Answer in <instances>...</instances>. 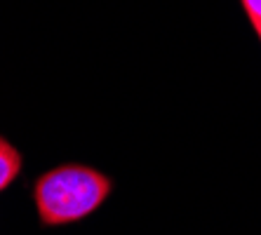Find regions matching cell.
Returning <instances> with one entry per match:
<instances>
[{
  "label": "cell",
  "instance_id": "obj_1",
  "mask_svg": "<svg viewBox=\"0 0 261 235\" xmlns=\"http://www.w3.org/2000/svg\"><path fill=\"white\" fill-rule=\"evenodd\" d=\"M111 191L113 181L99 169L66 163L45 172L36 181L33 202L43 226H68L94 214Z\"/></svg>",
  "mask_w": 261,
  "mask_h": 235
},
{
  "label": "cell",
  "instance_id": "obj_2",
  "mask_svg": "<svg viewBox=\"0 0 261 235\" xmlns=\"http://www.w3.org/2000/svg\"><path fill=\"white\" fill-rule=\"evenodd\" d=\"M24 167V158L17 151V146H12L5 137H0V193L14 184Z\"/></svg>",
  "mask_w": 261,
  "mask_h": 235
},
{
  "label": "cell",
  "instance_id": "obj_3",
  "mask_svg": "<svg viewBox=\"0 0 261 235\" xmlns=\"http://www.w3.org/2000/svg\"><path fill=\"white\" fill-rule=\"evenodd\" d=\"M245 7V12H247L249 17V24L254 26L256 31V36H259L261 40V0H240Z\"/></svg>",
  "mask_w": 261,
  "mask_h": 235
}]
</instances>
